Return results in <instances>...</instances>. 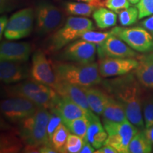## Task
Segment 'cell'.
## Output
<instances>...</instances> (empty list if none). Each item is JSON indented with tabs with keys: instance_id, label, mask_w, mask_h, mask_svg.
<instances>
[{
	"instance_id": "d6a6232c",
	"label": "cell",
	"mask_w": 153,
	"mask_h": 153,
	"mask_svg": "<svg viewBox=\"0 0 153 153\" xmlns=\"http://www.w3.org/2000/svg\"><path fill=\"white\" fill-rule=\"evenodd\" d=\"M136 7L139 11V19L153 14V0H140Z\"/></svg>"
},
{
	"instance_id": "83f0119b",
	"label": "cell",
	"mask_w": 153,
	"mask_h": 153,
	"mask_svg": "<svg viewBox=\"0 0 153 153\" xmlns=\"http://www.w3.org/2000/svg\"><path fill=\"white\" fill-rule=\"evenodd\" d=\"M22 140V139H21ZM21 140L14 135H1V152H16L21 150L22 145Z\"/></svg>"
},
{
	"instance_id": "9c48e42d",
	"label": "cell",
	"mask_w": 153,
	"mask_h": 153,
	"mask_svg": "<svg viewBox=\"0 0 153 153\" xmlns=\"http://www.w3.org/2000/svg\"><path fill=\"white\" fill-rule=\"evenodd\" d=\"M97 45L85 40H76L67 45L60 54L58 59L65 62L89 64L94 62Z\"/></svg>"
},
{
	"instance_id": "ffe728a7",
	"label": "cell",
	"mask_w": 153,
	"mask_h": 153,
	"mask_svg": "<svg viewBox=\"0 0 153 153\" xmlns=\"http://www.w3.org/2000/svg\"><path fill=\"white\" fill-rule=\"evenodd\" d=\"M49 88L48 86L33 79L32 81L22 82L10 87L8 89V94L10 97H21L28 99L36 93L47 90Z\"/></svg>"
},
{
	"instance_id": "4dcf8cb0",
	"label": "cell",
	"mask_w": 153,
	"mask_h": 153,
	"mask_svg": "<svg viewBox=\"0 0 153 153\" xmlns=\"http://www.w3.org/2000/svg\"><path fill=\"white\" fill-rule=\"evenodd\" d=\"M113 34L111 31L109 32H96L92 30H87L80 36L79 38L85 40L90 43H94L96 45H99L104 41L110 37Z\"/></svg>"
},
{
	"instance_id": "1f68e13d",
	"label": "cell",
	"mask_w": 153,
	"mask_h": 153,
	"mask_svg": "<svg viewBox=\"0 0 153 153\" xmlns=\"http://www.w3.org/2000/svg\"><path fill=\"white\" fill-rule=\"evenodd\" d=\"M84 144V140L74 134H70L65 145V152L78 153Z\"/></svg>"
},
{
	"instance_id": "4fadbf2b",
	"label": "cell",
	"mask_w": 153,
	"mask_h": 153,
	"mask_svg": "<svg viewBox=\"0 0 153 153\" xmlns=\"http://www.w3.org/2000/svg\"><path fill=\"white\" fill-rule=\"evenodd\" d=\"M97 53L100 59L105 57H133L137 56L135 51L114 34L103 43L97 45Z\"/></svg>"
},
{
	"instance_id": "8992f818",
	"label": "cell",
	"mask_w": 153,
	"mask_h": 153,
	"mask_svg": "<svg viewBox=\"0 0 153 153\" xmlns=\"http://www.w3.org/2000/svg\"><path fill=\"white\" fill-rule=\"evenodd\" d=\"M36 32L41 36L53 33L62 24V11L47 1L38 3L35 10Z\"/></svg>"
},
{
	"instance_id": "60d3db41",
	"label": "cell",
	"mask_w": 153,
	"mask_h": 153,
	"mask_svg": "<svg viewBox=\"0 0 153 153\" xmlns=\"http://www.w3.org/2000/svg\"><path fill=\"white\" fill-rule=\"evenodd\" d=\"M74 1H84V2L90 3V4H92L97 6L98 7H103V6H105V1H103V0H74Z\"/></svg>"
},
{
	"instance_id": "d6986e66",
	"label": "cell",
	"mask_w": 153,
	"mask_h": 153,
	"mask_svg": "<svg viewBox=\"0 0 153 153\" xmlns=\"http://www.w3.org/2000/svg\"><path fill=\"white\" fill-rule=\"evenodd\" d=\"M55 91L59 95L68 97L87 111L93 112L91 110L88 103L87 96L82 87L60 82L58 87Z\"/></svg>"
},
{
	"instance_id": "52a82bcc",
	"label": "cell",
	"mask_w": 153,
	"mask_h": 153,
	"mask_svg": "<svg viewBox=\"0 0 153 153\" xmlns=\"http://www.w3.org/2000/svg\"><path fill=\"white\" fill-rule=\"evenodd\" d=\"M111 31L134 51L140 53L153 51V36L143 27L125 28L116 26Z\"/></svg>"
},
{
	"instance_id": "8d00e7d4",
	"label": "cell",
	"mask_w": 153,
	"mask_h": 153,
	"mask_svg": "<svg viewBox=\"0 0 153 153\" xmlns=\"http://www.w3.org/2000/svg\"><path fill=\"white\" fill-rule=\"evenodd\" d=\"M118 151L116 149L113 148L112 146L108 145H104L100 148L97 149L95 151V153H117Z\"/></svg>"
},
{
	"instance_id": "2e32d148",
	"label": "cell",
	"mask_w": 153,
	"mask_h": 153,
	"mask_svg": "<svg viewBox=\"0 0 153 153\" xmlns=\"http://www.w3.org/2000/svg\"><path fill=\"white\" fill-rule=\"evenodd\" d=\"M24 62L1 60L0 62V79L4 84L18 83L29 76L28 68Z\"/></svg>"
},
{
	"instance_id": "5bb4252c",
	"label": "cell",
	"mask_w": 153,
	"mask_h": 153,
	"mask_svg": "<svg viewBox=\"0 0 153 153\" xmlns=\"http://www.w3.org/2000/svg\"><path fill=\"white\" fill-rule=\"evenodd\" d=\"M50 111L56 112L60 116L62 123H66L82 116H88L90 118L95 115L94 112L87 111L68 97L60 95H59L54 107Z\"/></svg>"
},
{
	"instance_id": "d590c367",
	"label": "cell",
	"mask_w": 153,
	"mask_h": 153,
	"mask_svg": "<svg viewBox=\"0 0 153 153\" xmlns=\"http://www.w3.org/2000/svg\"><path fill=\"white\" fill-rule=\"evenodd\" d=\"M143 27L145 29L148 30L150 33H152L153 36V14L150 16L148 19H145L143 22L141 23Z\"/></svg>"
},
{
	"instance_id": "7c38bea8",
	"label": "cell",
	"mask_w": 153,
	"mask_h": 153,
	"mask_svg": "<svg viewBox=\"0 0 153 153\" xmlns=\"http://www.w3.org/2000/svg\"><path fill=\"white\" fill-rule=\"evenodd\" d=\"M137 65L138 61L133 57H105L101 59L99 70L104 77L121 76L135 70Z\"/></svg>"
},
{
	"instance_id": "7bdbcfd3",
	"label": "cell",
	"mask_w": 153,
	"mask_h": 153,
	"mask_svg": "<svg viewBox=\"0 0 153 153\" xmlns=\"http://www.w3.org/2000/svg\"><path fill=\"white\" fill-rule=\"evenodd\" d=\"M130 3L132 4H137V3L139 2L140 0H128Z\"/></svg>"
},
{
	"instance_id": "f35d334b",
	"label": "cell",
	"mask_w": 153,
	"mask_h": 153,
	"mask_svg": "<svg viewBox=\"0 0 153 153\" xmlns=\"http://www.w3.org/2000/svg\"><path fill=\"white\" fill-rule=\"evenodd\" d=\"M8 22L9 19L7 16H1V19H0V36H1V38L2 37L3 33H4V30L7 26V24H8Z\"/></svg>"
},
{
	"instance_id": "6da1fadb",
	"label": "cell",
	"mask_w": 153,
	"mask_h": 153,
	"mask_svg": "<svg viewBox=\"0 0 153 153\" xmlns=\"http://www.w3.org/2000/svg\"><path fill=\"white\" fill-rule=\"evenodd\" d=\"M101 83L106 92L122 104L129 121L138 129L144 130L142 85L136 76L126 74Z\"/></svg>"
},
{
	"instance_id": "ba28073f",
	"label": "cell",
	"mask_w": 153,
	"mask_h": 153,
	"mask_svg": "<svg viewBox=\"0 0 153 153\" xmlns=\"http://www.w3.org/2000/svg\"><path fill=\"white\" fill-rule=\"evenodd\" d=\"M35 11L31 8L23 9L14 13L9 19L4 30L7 40H19L29 36L33 29Z\"/></svg>"
},
{
	"instance_id": "b9f144b4",
	"label": "cell",
	"mask_w": 153,
	"mask_h": 153,
	"mask_svg": "<svg viewBox=\"0 0 153 153\" xmlns=\"http://www.w3.org/2000/svg\"><path fill=\"white\" fill-rule=\"evenodd\" d=\"M145 133L146 134L147 137L149 139V140L150 141L151 143L153 145V126L151 127L148 128L144 129Z\"/></svg>"
},
{
	"instance_id": "e575fe53",
	"label": "cell",
	"mask_w": 153,
	"mask_h": 153,
	"mask_svg": "<svg viewBox=\"0 0 153 153\" xmlns=\"http://www.w3.org/2000/svg\"><path fill=\"white\" fill-rule=\"evenodd\" d=\"M105 7L118 14L120 11L131 7V3L128 0H106Z\"/></svg>"
},
{
	"instance_id": "5b68a950",
	"label": "cell",
	"mask_w": 153,
	"mask_h": 153,
	"mask_svg": "<svg viewBox=\"0 0 153 153\" xmlns=\"http://www.w3.org/2000/svg\"><path fill=\"white\" fill-rule=\"evenodd\" d=\"M103 123L108 133V138L104 145H111L119 153H128L130 142L138 132V128L128 120L122 122L103 120Z\"/></svg>"
},
{
	"instance_id": "f1b7e54d",
	"label": "cell",
	"mask_w": 153,
	"mask_h": 153,
	"mask_svg": "<svg viewBox=\"0 0 153 153\" xmlns=\"http://www.w3.org/2000/svg\"><path fill=\"white\" fill-rule=\"evenodd\" d=\"M139 19V11L137 7H130L118 13V20L121 26H129L136 23Z\"/></svg>"
},
{
	"instance_id": "cb8c5ba5",
	"label": "cell",
	"mask_w": 153,
	"mask_h": 153,
	"mask_svg": "<svg viewBox=\"0 0 153 153\" xmlns=\"http://www.w3.org/2000/svg\"><path fill=\"white\" fill-rule=\"evenodd\" d=\"M152 150V144L149 140L144 130H140L130 142L128 153H150Z\"/></svg>"
},
{
	"instance_id": "e0dca14e",
	"label": "cell",
	"mask_w": 153,
	"mask_h": 153,
	"mask_svg": "<svg viewBox=\"0 0 153 153\" xmlns=\"http://www.w3.org/2000/svg\"><path fill=\"white\" fill-rule=\"evenodd\" d=\"M135 74L142 87L153 89V53L137 57Z\"/></svg>"
},
{
	"instance_id": "4316f807",
	"label": "cell",
	"mask_w": 153,
	"mask_h": 153,
	"mask_svg": "<svg viewBox=\"0 0 153 153\" xmlns=\"http://www.w3.org/2000/svg\"><path fill=\"white\" fill-rule=\"evenodd\" d=\"M63 123L66 126L70 132L81 137L84 140L89 125V118L88 116H82Z\"/></svg>"
},
{
	"instance_id": "30bf717a",
	"label": "cell",
	"mask_w": 153,
	"mask_h": 153,
	"mask_svg": "<svg viewBox=\"0 0 153 153\" xmlns=\"http://www.w3.org/2000/svg\"><path fill=\"white\" fill-rule=\"evenodd\" d=\"M38 106L28 99L11 97L1 102V111L4 118L11 122H20L33 116Z\"/></svg>"
},
{
	"instance_id": "836d02e7",
	"label": "cell",
	"mask_w": 153,
	"mask_h": 153,
	"mask_svg": "<svg viewBox=\"0 0 153 153\" xmlns=\"http://www.w3.org/2000/svg\"><path fill=\"white\" fill-rule=\"evenodd\" d=\"M50 112H51V116H50L48 123L47 132L50 142H51L53 133L57 128L58 127V126L62 123V120L61 119L60 116L56 112L53 111H50Z\"/></svg>"
},
{
	"instance_id": "d4e9b609",
	"label": "cell",
	"mask_w": 153,
	"mask_h": 153,
	"mask_svg": "<svg viewBox=\"0 0 153 153\" xmlns=\"http://www.w3.org/2000/svg\"><path fill=\"white\" fill-rule=\"evenodd\" d=\"M99 7L84 1H68L65 4V9L69 14L79 16H90Z\"/></svg>"
},
{
	"instance_id": "484cf974",
	"label": "cell",
	"mask_w": 153,
	"mask_h": 153,
	"mask_svg": "<svg viewBox=\"0 0 153 153\" xmlns=\"http://www.w3.org/2000/svg\"><path fill=\"white\" fill-rule=\"evenodd\" d=\"M70 135V131L64 123L58 126L51 138V145L57 152H65V145Z\"/></svg>"
},
{
	"instance_id": "f546056e",
	"label": "cell",
	"mask_w": 153,
	"mask_h": 153,
	"mask_svg": "<svg viewBox=\"0 0 153 153\" xmlns=\"http://www.w3.org/2000/svg\"><path fill=\"white\" fill-rule=\"evenodd\" d=\"M143 115L145 128L153 126V94L148 95L143 102Z\"/></svg>"
},
{
	"instance_id": "7a4b0ae2",
	"label": "cell",
	"mask_w": 153,
	"mask_h": 153,
	"mask_svg": "<svg viewBox=\"0 0 153 153\" xmlns=\"http://www.w3.org/2000/svg\"><path fill=\"white\" fill-rule=\"evenodd\" d=\"M53 70L61 82L71 84L82 87H94L102 82L99 70V64L53 62Z\"/></svg>"
},
{
	"instance_id": "603a6c76",
	"label": "cell",
	"mask_w": 153,
	"mask_h": 153,
	"mask_svg": "<svg viewBox=\"0 0 153 153\" xmlns=\"http://www.w3.org/2000/svg\"><path fill=\"white\" fill-rule=\"evenodd\" d=\"M92 16L97 26L101 29L113 27L117 22V15L116 12L103 7L96 9Z\"/></svg>"
},
{
	"instance_id": "7402d4cb",
	"label": "cell",
	"mask_w": 153,
	"mask_h": 153,
	"mask_svg": "<svg viewBox=\"0 0 153 153\" xmlns=\"http://www.w3.org/2000/svg\"><path fill=\"white\" fill-rule=\"evenodd\" d=\"M87 96L88 103L91 110L97 116L102 115L108 99V94L101 89L90 87H83Z\"/></svg>"
},
{
	"instance_id": "44dd1931",
	"label": "cell",
	"mask_w": 153,
	"mask_h": 153,
	"mask_svg": "<svg viewBox=\"0 0 153 153\" xmlns=\"http://www.w3.org/2000/svg\"><path fill=\"white\" fill-rule=\"evenodd\" d=\"M103 120L111 122H122L128 120L123 106L119 101L108 94L102 115Z\"/></svg>"
},
{
	"instance_id": "8fae6325",
	"label": "cell",
	"mask_w": 153,
	"mask_h": 153,
	"mask_svg": "<svg viewBox=\"0 0 153 153\" xmlns=\"http://www.w3.org/2000/svg\"><path fill=\"white\" fill-rule=\"evenodd\" d=\"M30 76L35 81L43 84L56 90L59 82L52 64L48 60L45 53L38 51L32 56Z\"/></svg>"
},
{
	"instance_id": "ab89813d",
	"label": "cell",
	"mask_w": 153,
	"mask_h": 153,
	"mask_svg": "<svg viewBox=\"0 0 153 153\" xmlns=\"http://www.w3.org/2000/svg\"><path fill=\"white\" fill-rule=\"evenodd\" d=\"M16 0H1V12L8 11L9 7L13 2H15Z\"/></svg>"
},
{
	"instance_id": "9a60e30c",
	"label": "cell",
	"mask_w": 153,
	"mask_h": 153,
	"mask_svg": "<svg viewBox=\"0 0 153 153\" xmlns=\"http://www.w3.org/2000/svg\"><path fill=\"white\" fill-rule=\"evenodd\" d=\"M31 53V46L26 42H1L0 46L1 60L12 62H26Z\"/></svg>"
},
{
	"instance_id": "277c9868",
	"label": "cell",
	"mask_w": 153,
	"mask_h": 153,
	"mask_svg": "<svg viewBox=\"0 0 153 153\" xmlns=\"http://www.w3.org/2000/svg\"><path fill=\"white\" fill-rule=\"evenodd\" d=\"M94 28L92 22L86 17H68L62 27L49 38L47 42V51L51 53L57 52L79 38L85 32Z\"/></svg>"
},
{
	"instance_id": "74e56055",
	"label": "cell",
	"mask_w": 153,
	"mask_h": 153,
	"mask_svg": "<svg viewBox=\"0 0 153 153\" xmlns=\"http://www.w3.org/2000/svg\"><path fill=\"white\" fill-rule=\"evenodd\" d=\"M95 148L87 141L84 140V144L79 153H93L95 152Z\"/></svg>"
},
{
	"instance_id": "3957f363",
	"label": "cell",
	"mask_w": 153,
	"mask_h": 153,
	"mask_svg": "<svg viewBox=\"0 0 153 153\" xmlns=\"http://www.w3.org/2000/svg\"><path fill=\"white\" fill-rule=\"evenodd\" d=\"M50 116L47 109L38 108L33 116L20 121L19 135L28 150L39 151L43 146H52L47 132Z\"/></svg>"
},
{
	"instance_id": "ac0fdd59",
	"label": "cell",
	"mask_w": 153,
	"mask_h": 153,
	"mask_svg": "<svg viewBox=\"0 0 153 153\" xmlns=\"http://www.w3.org/2000/svg\"><path fill=\"white\" fill-rule=\"evenodd\" d=\"M108 138V133L101 124L97 114L89 118V125L86 134L85 141H87L95 149H99L104 145Z\"/></svg>"
}]
</instances>
